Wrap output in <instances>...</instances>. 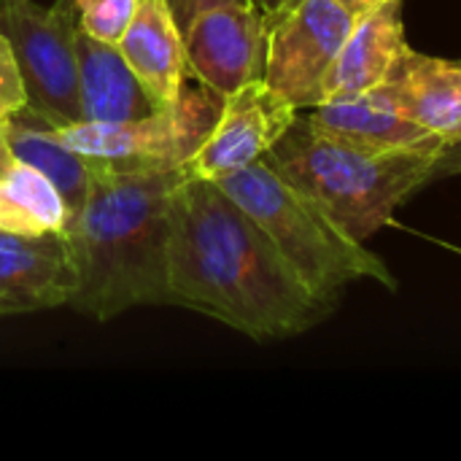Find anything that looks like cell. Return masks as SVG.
<instances>
[{"mask_svg": "<svg viewBox=\"0 0 461 461\" xmlns=\"http://www.w3.org/2000/svg\"><path fill=\"white\" fill-rule=\"evenodd\" d=\"M167 300L257 343L297 338L335 311L216 181L194 176L170 211Z\"/></svg>", "mask_w": 461, "mask_h": 461, "instance_id": "1", "label": "cell"}, {"mask_svg": "<svg viewBox=\"0 0 461 461\" xmlns=\"http://www.w3.org/2000/svg\"><path fill=\"white\" fill-rule=\"evenodd\" d=\"M95 165V181L65 227L78 267L68 308L92 321H111L132 308L170 305V211L189 173Z\"/></svg>", "mask_w": 461, "mask_h": 461, "instance_id": "2", "label": "cell"}, {"mask_svg": "<svg viewBox=\"0 0 461 461\" xmlns=\"http://www.w3.org/2000/svg\"><path fill=\"white\" fill-rule=\"evenodd\" d=\"M446 149L440 138L394 151L348 149L313 132L300 111L265 162L321 205L343 232L367 243L392 224L400 205L432 181Z\"/></svg>", "mask_w": 461, "mask_h": 461, "instance_id": "3", "label": "cell"}, {"mask_svg": "<svg viewBox=\"0 0 461 461\" xmlns=\"http://www.w3.org/2000/svg\"><path fill=\"white\" fill-rule=\"evenodd\" d=\"M273 240L297 276L330 305L357 281H378L397 292L400 281L362 240L343 232L305 192L278 176L265 159L216 181Z\"/></svg>", "mask_w": 461, "mask_h": 461, "instance_id": "4", "label": "cell"}, {"mask_svg": "<svg viewBox=\"0 0 461 461\" xmlns=\"http://www.w3.org/2000/svg\"><path fill=\"white\" fill-rule=\"evenodd\" d=\"M224 97L200 81L184 84L178 100L149 116L127 122H78L57 127L59 140L76 154L122 170H173L205 140L221 113Z\"/></svg>", "mask_w": 461, "mask_h": 461, "instance_id": "5", "label": "cell"}, {"mask_svg": "<svg viewBox=\"0 0 461 461\" xmlns=\"http://www.w3.org/2000/svg\"><path fill=\"white\" fill-rule=\"evenodd\" d=\"M0 35L14 49L27 105L54 127L81 122L76 11L32 0H0Z\"/></svg>", "mask_w": 461, "mask_h": 461, "instance_id": "6", "label": "cell"}, {"mask_svg": "<svg viewBox=\"0 0 461 461\" xmlns=\"http://www.w3.org/2000/svg\"><path fill=\"white\" fill-rule=\"evenodd\" d=\"M357 19L340 0H292L267 14L262 81L297 111L319 105L324 81Z\"/></svg>", "mask_w": 461, "mask_h": 461, "instance_id": "7", "label": "cell"}, {"mask_svg": "<svg viewBox=\"0 0 461 461\" xmlns=\"http://www.w3.org/2000/svg\"><path fill=\"white\" fill-rule=\"evenodd\" d=\"M267 22L254 3H219L184 27L186 73L227 97L265 76Z\"/></svg>", "mask_w": 461, "mask_h": 461, "instance_id": "8", "label": "cell"}, {"mask_svg": "<svg viewBox=\"0 0 461 461\" xmlns=\"http://www.w3.org/2000/svg\"><path fill=\"white\" fill-rule=\"evenodd\" d=\"M297 108L276 95L262 78L227 95L221 113L197 151L186 159L184 170L194 178L219 181L238 173L276 146V140L297 119Z\"/></svg>", "mask_w": 461, "mask_h": 461, "instance_id": "9", "label": "cell"}, {"mask_svg": "<svg viewBox=\"0 0 461 461\" xmlns=\"http://www.w3.org/2000/svg\"><path fill=\"white\" fill-rule=\"evenodd\" d=\"M78 267L68 232L14 235L0 230V316L68 308Z\"/></svg>", "mask_w": 461, "mask_h": 461, "instance_id": "10", "label": "cell"}, {"mask_svg": "<svg viewBox=\"0 0 461 461\" xmlns=\"http://www.w3.org/2000/svg\"><path fill=\"white\" fill-rule=\"evenodd\" d=\"M413 46L405 35L402 0H386L362 14L348 32L327 81L324 100L354 97L397 78Z\"/></svg>", "mask_w": 461, "mask_h": 461, "instance_id": "11", "label": "cell"}, {"mask_svg": "<svg viewBox=\"0 0 461 461\" xmlns=\"http://www.w3.org/2000/svg\"><path fill=\"white\" fill-rule=\"evenodd\" d=\"M303 116L321 138L359 151H394L435 138L402 116L381 86L354 97L321 100L319 105L303 111Z\"/></svg>", "mask_w": 461, "mask_h": 461, "instance_id": "12", "label": "cell"}, {"mask_svg": "<svg viewBox=\"0 0 461 461\" xmlns=\"http://www.w3.org/2000/svg\"><path fill=\"white\" fill-rule=\"evenodd\" d=\"M116 46L130 70L159 105L178 100L189 73L184 32L167 0H140L130 27Z\"/></svg>", "mask_w": 461, "mask_h": 461, "instance_id": "13", "label": "cell"}, {"mask_svg": "<svg viewBox=\"0 0 461 461\" xmlns=\"http://www.w3.org/2000/svg\"><path fill=\"white\" fill-rule=\"evenodd\" d=\"M389 103L448 146L461 143V59L411 51L394 81L381 86Z\"/></svg>", "mask_w": 461, "mask_h": 461, "instance_id": "14", "label": "cell"}, {"mask_svg": "<svg viewBox=\"0 0 461 461\" xmlns=\"http://www.w3.org/2000/svg\"><path fill=\"white\" fill-rule=\"evenodd\" d=\"M81 122H127L162 108L130 70L116 43H103L76 24Z\"/></svg>", "mask_w": 461, "mask_h": 461, "instance_id": "15", "label": "cell"}, {"mask_svg": "<svg viewBox=\"0 0 461 461\" xmlns=\"http://www.w3.org/2000/svg\"><path fill=\"white\" fill-rule=\"evenodd\" d=\"M8 149L14 154L16 162H24L35 170H41L65 197L70 216L81 208L97 165L81 154H76L73 149H68L59 135L57 127L51 122H46L38 111H32L30 105H24L19 113H14L5 124H3Z\"/></svg>", "mask_w": 461, "mask_h": 461, "instance_id": "16", "label": "cell"}, {"mask_svg": "<svg viewBox=\"0 0 461 461\" xmlns=\"http://www.w3.org/2000/svg\"><path fill=\"white\" fill-rule=\"evenodd\" d=\"M70 208L59 189L35 167L16 162L0 173V230L14 235L62 232Z\"/></svg>", "mask_w": 461, "mask_h": 461, "instance_id": "17", "label": "cell"}, {"mask_svg": "<svg viewBox=\"0 0 461 461\" xmlns=\"http://www.w3.org/2000/svg\"><path fill=\"white\" fill-rule=\"evenodd\" d=\"M140 0H73L76 24L103 43H119Z\"/></svg>", "mask_w": 461, "mask_h": 461, "instance_id": "18", "label": "cell"}, {"mask_svg": "<svg viewBox=\"0 0 461 461\" xmlns=\"http://www.w3.org/2000/svg\"><path fill=\"white\" fill-rule=\"evenodd\" d=\"M27 105V89L11 43L0 35V127Z\"/></svg>", "mask_w": 461, "mask_h": 461, "instance_id": "19", "label": "cell"}, {"mask_svg": "<svg viewBox=\"0 0 461 461\" xmlns=\"http://www.w3.org/2000/svg\"><path fill=\"white\" fill-rule=\"evenodd\" d=\"M167 3H170V11H173V16L178 22L181 32H184V27L192 22V16L197 11L208 8V5H219V3H251V0H167Z\"/></svg>", "mask_w": 461, "mask_h": 461, "instance_id": "20", "label": "cell"}, {"mask_svg": "<svg viewBox=\"0 0 461 461\" xmlns=\"http://www.w3.org/2000/svg\"><path fill=\"white\" fill-rule=\"evenodd\" d=\"M459 173H461V143H456V146H448V149L443 151V157L438 159L432 181H435V178H448V176H459Z\"/></svg>", "mask_w": 461, "mask_h": 461, "instance_id": "21", "label": "cell"}, {"mask_svg": "<svg viewBox=\"0 0 461 461\" xmlns=\"http://www.w3.org/2000/svg\"><path fill=\"white\" fill-rule=\"evenodd\" d=\"M348 11H354L357 16H362V14H367V11H373V8H378L381 3H386V0H340Z\"/></svg>", "mask_w": 461, "mask_h": 461, "instance_id": "22", "label": "cell"}, {"mask_svg": "<svg viewBox=\"0 0 461 461\" xmlns=\"http://www.w3.org/2000/svg\"><path fill=\"white\" fill-rule=\"evenodd\" d=\"M11 165H14V154H11L8 140H5V132H3V127H0V173H5Z\"/></svg>", "mask_w": 461, "mask_h": 461, "instance_id": "23", "label": "cell"}, {"mask_svg": "<svg viewBox=\"0 0 461 461\" xmlns=\"http://www.w3.org/2000/svg\"><path fill=\"white\" fill-rule=\"evenodd\" d=\"M251 3H254V5H257V8H259L265 16H267V14H276V11H281V8H284L286 3H292V0H251Z\"/></svg>", "mask_w": 461, "mask_h": 461, "instance_id": "24", "label": "cell"}, {"mask_svg": "<svg viewBox=\"0 0 461 461\" xmlns=\"http://www.w3.org/2000/svg\"><path fill=\"white\" fill-rule=\"evenodd\" d=\"M57 5H62V8H70L73 5V0H57ZM73 11V8H70Z\"/></svg>", "mask_w": 461, "mask_h": 461, "instance_id": "25", "label": "cell"}]
</instances>
